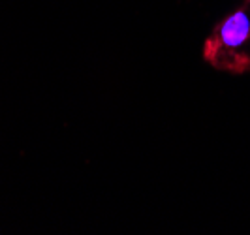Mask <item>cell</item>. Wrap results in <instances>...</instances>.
I'll use <instances>...</instances> for the list:
<instances>
[{
  "mask_svg": "<svg viewBox=\"0 0 250 235\" xmlns=\"http://www.w3.org/2000/svg\"><path fill=\"white\" fill-rule=\"evenodd\" d=\"M203 57L214 70L250 72V2L224 17L207 38Z\"/></svg>",
  "mask_w": 250,
  "mask_h": 235,
  "instance_id": "cell-1",
  "label": "cell"
},
{
  "mask_svg": "<svg viewBox=\"0 0 250 235\" xmlns=\"http://www.w3.org/2000/svg\"><path fill=\"white\" fill-rule=\"evenodd\" d=\"M247 2H250V0H247Z\"/></svg>",
  "mask_w": 250,
  "mask_h": 235,
  "instance_id": "cell-2",
  "label": "cell"
}]
</instances>
